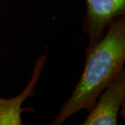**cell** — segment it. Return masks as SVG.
<instances>
[{"mask_svg":"<svg viewBox=\"0 0 125 125\" xmlns=\"http://www.w3.org/2000/svg\"><path fill=\"white\" fill-rule=\"evenodd\" d=\"M125 15L115 18L100 40L85 49V62L71 96L50 125H61L82 110L89 112L99 96L124 70Z\"/></svg>","mask_w":125,"mask_h":125,"instance_id":"1","label":"cell"},{"mask_svg":"<svg viewBox=\"0 0 125 125\" xmlns=\"http://www.w3.org/2000/svg\"><path fill=\"white\" fill-rule=\"evenodd\" d=\"M86 12L83 31L88 38V47L95 45L104 36L110 23L125 15V0H84Z\"/></svg>","mask_w":125,"mask_h":125,"instance_id":"2","label":"cell"},{"mask_svg":"<svg viewBox=\"0 0 125 125\" xmlns=\"http://www.w3.org/2000/svg\"><path fill=\"white\" fill-rule=\"evenodd\" d=\"M125 99V72L123 70L103 90L81 125H117L118 113Z\"/></svg>","mask_w":125,"mask_h":125,"instance_id":"3","label":"cell"},{"mask_svg":"<svg viewBox=\"0 0 125 125\" xmlns=\"http://www.w3.org/2000/svg\"><path fill=\"white\" fill-rule=\"evenodd\" d=\"M47 56H40L33 66L31 79L26 87L18 96L9 99L0 97V125H22V105L27 99L35 94V88L45 63Z\"/></svg>","mask_w":125,"mask_h":125,"instance_id":"4","label":"cell"}]
</instances>
